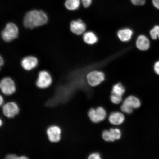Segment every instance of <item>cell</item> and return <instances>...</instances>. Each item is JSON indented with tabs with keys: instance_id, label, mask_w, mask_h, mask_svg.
<instances>
[{
	"instance_id": "29",
	"label": "cell",
	"mask_w": 159,
	"mask_h": 159,
	"mask_svg": "<svg viewBox=\"0 0 159 159\" xmlns=\"http://www.w3.org/2000/svg\"><path fill=\"white\" fill-rule=\"evenodd\" d=\"M3 101L4 99L3 97L0 95V107L3 105Z\"/></svg>"
},
{
	"instance_id": "25",
	"label": "cell",
	"mask_w": 159,
	"mask_h": 159,
	"mask_svg": "<svg viewBox=\"0 0 159 159\" xmlns=\"http://www.w3.org/2000/svg\"><path fill=\"white\" fill-rule=\"evenodd\" d=\"M81 1L83 6L85 8L89 7L92 3V0H81Z\"/></svg>"
},
{
	"instance_id": "1",
	"label": "cell",
	"mask_w": 159,
	"mask_h": 159,
	"mask_svg": "<svg viewBox=\"0 0 159 159\" xmlns=\"http://www.w3.org/2000/svg\"><path fill=\"white\" fill-rule=\"evenodd\" d=\"M48 21V16L44 11L33 10L26 14L23 22L24 25L26 28L33 29L45 25Z\"/></svg>"
},
{
	"instance_id": "7",
	"label": "cell",
	"mask_w": 159,
	"mask_h": 159,
	"mask_svg": "<svg viewBox=\"0 0 159 159\" xmlns=\"http://www.w3.org/2000/svg\"><path fill=\"white\" fill-rule=\"evenodd\" d=\"M3 113L8 118H13L19 112V108L16 103L10 102L6 103L2 107Z\"/></svg>"
},
{
	"instance_id": "12",
	"label": "cell",
	"mask_w": 159,
	"mask_h": 159,
	"mask_svg": "<svg viewBox=\"0 0 159 159\" xmlns=\"http://www.w3.org/2000/svg\"><path fill=\"white\" fill-rule=\"evenodd\" d=\"M137 48L140 51H146L150 48V40L146 36L143 35H139L136 42Z\"/></svg>"
},
{
	"instance_id": "27",
	"label": "cell",
	"mask_w": 159,
	"mask_h": 159,
	"mask_svg": "<svg viewBox=\"0 0 159 159\" xmlns=\"http://www.w3.org/2000/svg\"><path fill=\"white\" fill-rule=\"evenodd\" d=\"M152 3L156 8L159 9V0H152Z\"/></svg>"
},
{
	"instance_id": "8",
	"label": "cell",
	"mask_w": 159,
	"mask_h": 159,
	"mask_svg": "<svg viewBox=\"0 0 159 159\" xmlns=\"http://www.w3.org/2000/svg\"><path fill=\"white\" fill-rule=\"evenodd\" d=\"M39 61L34 56H27L21 60V64L22 68L27 71H30L36 67L38 65Z\"/></svg>"
},
{
	"instance_id": "11",
	"label": "cell",
	"mask_w": 159,
	"mask_h": 159,
	"mask_svg": "<svg viewBox=\"0 0 159 159\" xmlns=\"http://www.w3.org/2000/svg\"><path fill=\"white\" fill-rule=\"evenodd\" d=\"M86 29V25L80 19L71 22L70 30L73 33L77 35H80L84 33Z\"/></svg>"
},
{
	"instance_id": "3",
	"label": "cell",
	"mask_w": 159,
	"mask_h": 159,
	"mask_svg": "<svg viewBox=\"0 0 159 159\" xmlns=\"http://www.w3.org/2000/svg\"><path fill=\"white\" fill-rule=\"evenodd\" d=\"M0 89L4 94L12 95L16 91L15 81L11 77H4L0 81Z\"/></svg>"
},
{
	"instance_id": "17",
	"label": "cell",
	"mask_w": 159,
	"mask_h": 159,
	"mask_svg": "<svg viewBox=\"0 0 159 159\" xmlns=\"http://www.w3.org/2000/svg\"><path fill=\"white\" fill-rule=\"evenodd\" d=\"M65 5L67 9L74 11L79 8L80 5V0H66Z\"/></svg>"
},
{
	"instance_id": "5",
	"label": "cell",
	"mask_w": 159,
	"mask_h": 159,
	"mask_svg": "<svg viewBox=\"0 0 159 159\" xmlns=\"http://www.w3.org/2000/svg\"><path fill=\"white\" fill-rule=\"evenodd\" d=\"M88 116L93 122L97 123L104 120L106 116V112L102 107L96 109L91 108L88 112Z\"/></svg>"
},
{
	"instance_id": "2",
	"label": "cell",
	"mask_w": 159,
	"mask_h": 159,
	"mask_svg": "<svg viewBox=\"0 0 159 159\" xmlns=\"http://www.w3.org/2000/svg\"><path fill=\"white\" fill-rule=\"evenodd\" d=\"M19 30L14 23L9 22L6 25L1 32L2 39L6 42H10L16 39L19 35Z\"/></svg>"
},
{
	"instance_id": "9",
	"label": "cell",
	"mask_w": 159,
	"mask_h": 159,
	"mask_svg": "<svg viewBox=\"0 0 159 159\" xmlns=\"http://www.w3.org/2000/svg\"><path fill=\"white\" fill-rule=\"evenodd\" d=\"M47 134L49 140L51 142L57 143L61 140V130L58 126L49 127L47 129Z\"/></svg>"
},
{
	"instance_id": "22",
	"label": "cell",
	"mask_w": 159,
	"mask_h": 159,
	"mask_svg": "<svg viewBox=\"0 0 159 159\" xmlns=\"http://www.w3.org/2000/svg\"><path fill=\"white\" fill-rule=\"evenodd\" d=\"M121 109L123 112L128 114H130L133 112V109L129 108L123 104L121 106Z\"/></svg>"
},
{
	"instance_id": "20",
	"label": "cell",
	"mask_w": 159,
	"mask_h": 159,
	"mask_svg": "<svg viewBox=\"0 0 159 159\" xmlns=\"http://www.w3.org/2000/svg\"><path fill=\"white\" fill-rule=\"evenodd\" d=\"M111 100L114 104H118L122 101V97L112 94L110 97Z\"/></svg>"
},
{
	"instance_id": "15",
	"label": "cell",
	"mask_w": 159,
	"mask_h": 159,
	"mask_svg": "<svg viewBox=\"0 0 159 159\" xmlns=\"http://www.w3.org/2000/svg\"><path fill=\"white\" fill-rule=\"evenodd\" d=\"M133 31L130 29H125L120 30L118 33L119 38L121 41L127 42L132 38Z\"/></svg>"
},
{
	"instance_id": "14",
	"label": "cell",
	"mask_w": 159,
	"mask_h": 159,
	"mask_svg": "<svg viewBox=\"0 0 159 159\" xmlns=\"http://www.w3.org/2000/svg\"><path fill=\"white\" fill-rule=\"evenodd\" d=\"M125 116L122 113L119 112H113L109 116V120L111 124L115 125H121L124 122Z\"/></svg>"
},
{
	"instance_id": "28",
	"label": "cell",
	"mask_w": 159,
	"mask_h": 159,
	"mask_svg": "<svg viewBox=\"0 0 159 159\" xmlns=\"http://www.w3.org/2000/svg\"><path fill=\"white\" fill-rule=\"evenodd\" d=\"M4 64V61L3 57L0 55V67L2 66Z\"/></svg>"
},
{
	"instance_id": "30",
	"label": "cell",
	"mask_w": 159,
	"mask_h": 159,
	"mask_svg": "<svg viewBox=\"0 0 159 159\" xmlns=\"http://www.w3.org/2000/svg\"><path fill=\"white\" fill-rule=\"evenodd\" d=\"M3 125V122L2 120V119L0 118V127H1L2 125Z\"/></svg>"
},
{
	"instance_id": "6",
	"label": "cell",
	"mask_w": 159,
	"mask_h": 159,
	"mask_svg": "<svg viewBox=\"0 0 159 159\" xmlns=\"http://www.w3.org/2000/svg\"><path fill=\"white\" fill-rule=\"evenodd\" d=\"M89 84L91 86H97L104 81L105 75L102 72L99 71H93L89 73L87 76Z\"/></svg>"
},
{
	"instance_id": "24",
	"label": "cell",
	"mask_w": 159,
	"mask_h": 159,
	"mask_svg": "<svg viewBox=\"0 0 159 159\" xmlns=\"http://www.w3.org/2000/svg\"><path fill=\"white\" fill-rule=\"evenodd\" d=\"M89 159H101L100 154L97 153H94L89 155Z\"/></svg>"
},
{
	"instance_id": "19",
	"label": "cell",
	"mask_w": 159,
	"mask_h": 159,
	"mask_svg": "<svg viewBox=\"0 0 159 159\" xmlns=\"http://www.w3.org/2000/svg\"><path fill=\"white\" fill-rule=\"evenodd\" d=\"M150 34L151 38L154 40L159 39V25H156L151 29Z\"/></svg>"
},
{
	"instance_id": "13",
	"label": "cell",
	"mask_w": 159,
	"mask_h": 159,
	"mask_svg": "<svg viewBox=\"0 0 159 159\" xmlns=\"http://www.w3.org/2000/svg\"><path fill=\"white\" fill-rule=\"evenodd\" d=\"M123 104L133 109L139 108L141 106V102L136 97L130 96L125 99Z\"/></svg>"
},
{
	"instance_id": "10",
	"label": "cell",
	"mask_w": 159,
	"mask_h": 159,
	"mask_svg": "<svg viewBox=\"0 0 159 159\" xmlns=\"http://www.w3.org/2000/svg\"><path fill=\"white\" fill-rule=\"evenodd\" d=\"M121 133L119 129H111L109 130H105L102 134V138L107 142H114L121 138Z\"/></svg>"
},
{
	"instance_id": "31",
	"label": "cell",
	"mask_w": 159,
	"mask_h": 159,
	"mask_svg": "<svg viewBox=\"0 0 159 159\" xmlns=\"http://www.w3.org/2000/svg\"><path fill=\"white\" fill-rule=\"evenodd\" d=\"M1 67H0V70H1Z\"/></svg>"
},
{
	"instance_id": "16",
	"label": "cell",
	"mask_w": 159,
	"mask_h": 159,
	"mask_svg": "<svg viewBox=\"0 0 159 159\" xmlns=\"http://www.w3.org/2000/svg\"><path fill=\"white\" fill-rule=\"evenodd\" d=\"M83 40L85 43L88 44H94L98 41L96 35L92 32H87L83 35Z\"/></svg>"
},
{
	"instance_id": "21",
	"label": "cell",
	"mask_w": 159,
	"mask_h": 159,
	"mask_svg": "<svg viewBox=\"0 0 159 159\" xmlns=\"http://www.w3.org/2000/svg\"><path fill=\"white\" fill-rule=\"evenodd\" d=\"M6 158L7 159H27L28 158L25 156H19L18 155L11 154L7 155L6 156Z\"/></svg>"
},
{
	"instance_id": "4",
	"label": "cell",
	"mask_w": 159,
	"mask_h": 159,
	"mask_svg": "<svg viewBox=\"0 0 159 159\" xmlns=\"http://www.w3.org/2000/svg\"><path fill=\"white\" fill-rule=\"evenodd\" d=\"M52 83V79L48 71L42 70L39 73L36 84L38 88L44 89L48 88Z\"/></svg>"
},
{
	"instance_id": "23",
	"label": "cell",
	"mask_w": 159,
	"mask_h": 159,
	"mask_svg": "<svg viewBox=\"0 0 159 159\" xmlns=\"http://www.w3.org/2000/svg\"><path fill=\"white\" fill-rule=\"evenodd\" d=\"M131 1L135 5L141 6L144 4L146 0H131Z\"/></svg>"
},
{
	"instance_id": "26",
	"label": "cell",
	"mask_w": 159,
	"mask_h": 159,
	"mask_svg": "<svg viewBox=\"0 0 159 159\" xmlns=\"http://www.w3.org/2000/svg\"><path fill=\"white\" fill-rule=\"evenodd\" d=\"M154 70L155 72L159 75V61H156L154 65Z\"/></svg>"
},
{
	"instance_id": "18",
	"label": "cell",
	"mask_w": 159,
	"mask_h": 159,
	"mask_svg": "<svg viewBox=\"0 0 159 159\" xmlns=\"http://www.w3.org/2000/svg\"><path fill=\"white\" fill-rule=\"evenodd\" d=\"M125 88L121 83H117L113 87L112 94L122 97L125 92Z\"/></svg>"
}]
</instances>
